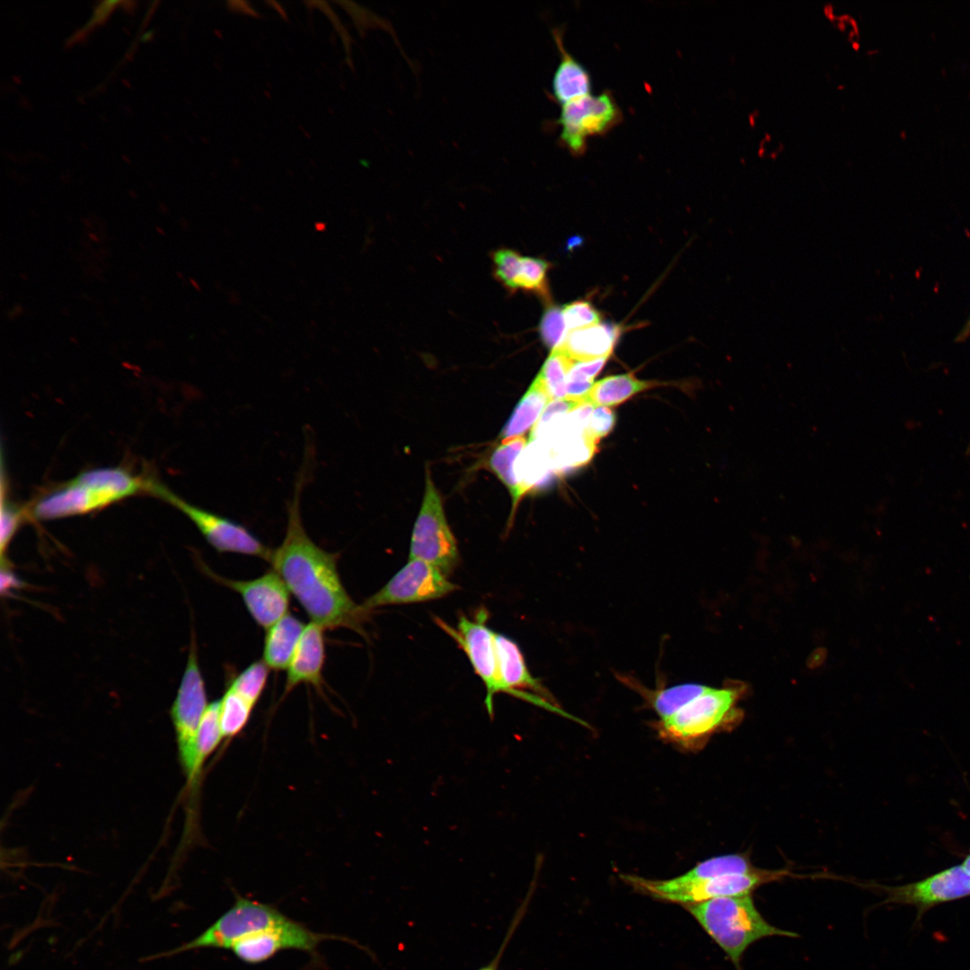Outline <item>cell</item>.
I'll return each instance as SVG.
<instances>
[{
    "label": "cell",
    "instance_id": "cell-8",
    "mask_svg": "<svg viewBox=\"0 0 970 970\" xmlns=\"http://www.w3.org/2000/svg\"><path fill=\"white\" fill-rule=\"evenodd\" d=\"M183 513L218 552H232L270 560L272 550L242 525L192 505L164 485L154 481L151 491Z\"/></svg>",
    "mask_w": 970,
    "mask_h": 970
},
{
    "label": "cell",
    "instance_id": "cell-12",
    "mask_svg": "<svg viewBox=\"0 0 970 970\" xmlns=\"http://www.w3.org/2000/svg\"><path fill=\"white\" fill-rule=\"evenodd\" d=\"M457 588L437 568L418 559H409L381 589L366 599L361 605L369 613L385 605L439 599Z\"/></svg>",
    "mask_w": 970,
    "mask_h": 970
},
{
    "label": "cell",
    "instance_id": "cell-22",
    "mask_svg": "<svg viewBox=\"0 0 970 970\" xmlns=\"http://www.w3.org/2000/svg\"><path fill=\"white\" fill-rule=\"evenodd\" d=\"M622 681L638 691L657 712L660 719L670 717L708 688V686L699 683H683L652 690L645 688L632 677L623 676Z\"/></svg>",
    "mask_w": 970,
    "mask_h": 970
},
{
    "label": "cell",
    "instance_id": "cell-37",
    "mask_svg": "<svg viewBox=\"0 0 970 970\" xmlns=\"http://www.w3.org/2000/svg\"><path fill=\"white\" fill-rule=\"evenodd\" d=\"M525 905H526V902L524 904H522V906L516 912L515 917L513 918L512 922H511V924L509 925V928H508V930H507V933H506V935L504 937V939H503L500 947L498 948V949L497 951V954L492 957V959L489 963H487L486 965L481 966L480 968H478L476 970H499L500 962H501V959H502V957L504 956V953H505V951L507 949V947L509 944V942H510L516 930L517 929V927H518V925H519V923H520V922L522 920L523 915L525 914Z\"/></svg>",
    "mask_w": 970,
    "mask_h": 970
},
{
    "label": "cell",
    "instance_id": "cell-15",
    "mask_svg": "<svg viewBox=\"0 0 970 970\" xmlns=\"http://www.w3.org/2000/svg\"><path fill=\"white\" fill-rule=\"evenodd\" d=\"M210 575L216 581L237 592L254 622L265 630L288 613L290 592L273 569L250 580H234L214 573Z\"/></svg>",
    "mask_w": 970,
    "mask_h": 970
},
{
    "label": "cell",
    "instance_id": "cell-32",
    "mask_svg": "<svg viewBox=\"0 0 970 970\" xmlns=\"http://www.w3.org/2000/svg\"><path fill=\"white\" fill-rule=\"evenodd\" d=\"M539 330L542 340L551 350L560 348L569 334L562 308L553 306L547 309L541 320Z\"/></svg>",
    "mask_w": 970,
    "mask_h": 970
},
{
    "label": "cell",
    "instance_id": "cell-2",
    "mask_svg": "<svg viewBox=\"0 0 970 970\" xmlns=\"http://www.w3.org/2000/svg\"><path fill=\"white\" fill-rule=\"evenodd\" d=\"M153 481L123 467L87 470L40 498L31 507V514L43 521L86 515L142 492H150Z\"/></svg>",
    "mask_w": 970,
    "mask_h": 970
},
{
    "label": "cell",
    "instance_id": "cell-40",
    "mask_svg": "<svg viewBox=\"0 0 970 970\" xmlns=\"http://www.w3.org/2000/svg\"><path fill=\"white\" fill-rule=\"evenodd\" d=\"M153 36H154V30L153 29L147 30L146 31H145L140 36V41L146 42V41L151 40L153 38Z\"/></svg>",
    "mask_w": 970,
    "mask_h": 970
},
{
    "label": "cell",
    "instance_id": "cell-30",
    "mask_svg": "<svg viewBox=\"0 0 970 970\" xmlns=\"http://www.w3.org/2000/svg\"><path fill=\"white\" fill-rule=\"evenodd\" d=\"M269 672V667L263 660L255 661L241 672L229 687L255 706L266 687Z\"/></svg>",
    "mask_w": 970,
    "mask_h": 970
},
{
    "label": "cell",
    "instance_id": "cell-41",
    "mask_svg": "<svg viewBox=\"0 0 970 970\" xmlns=\"http://www.w3.org/2000/svg\"><path fill=\"white\" fill-rule=\"evenodd\" d=\"M962 866H963L964 869L967 872V874L970 876V853L965 859Z\"/></svg>",
    "mask_w": 970,
    "mask_h": 970
},
{
    "label": "cell",
    "instance_id": "cell-7",
    "mask_svg": "<svg viewBox=\"0 0 970 970\" xmlns=\"http://www.w3.org/2000/svg\"><path fill=\"white\" fill-rule=\"evenodd\" d=\"M287 919L272 905L237 896L232 907L195 939L149 958L173 956L197 948L229 949L235 941Z\"/></svg>",
    "mask_w": 970,
    "mask_h": 970
},
{
    "label": "cell",
    "instance_id": "cell-35",
    "mask_svg": "<svg viewBox=\"0 0 970 970\" xmlns=\"http://www.w3.org/2000/svg\"><path fill=\"white\" fill-rule=\"evenodd\" d=\"M615 422L616 415L613 410L605 406H596L589 418L586 432L598 442L612 431Z\"/></svg>",
    "mask_w": 970,
    "mask_h": 970
},
{
    "label": "cell",
    "instance_id": "cell-4",
    "mask_svg": "<svg viewBox=\"0 0 970 970\" xmlns=\"http://www.w3.org/2000/svg\"><path fill=\"white\" fill-rule=\"evenodd\" d=\"M783 871L759 869L752 873H733L705 878H687L683 875L670 879H649L635 875H621L634 890L653 898L690 905L723 896L746 895L763 884L783 877Z\"/></svg>",
    "mask_w": 970,
    "mask_h": 970
},
{
    "label": "cell",
    "instance_id": "cell-19",
    "mask_svg": "<svg viewBox=\"0 0 970 970\" xmlns=\"http://www.w3.org/2000/svg\"><path fill=\"white\" fill-rule=\"evenodd\" d=\"M305 624L291 613H287L267 629L262 660L275 671L285 670L295 652Z\"/></svg>",
    "mask_w": 970,
    "mask_h": 970
},
{
    "label": "cell",
    "instance_id": "cell-39",
    "mask_svg": "<svg viewBox=\"0 0 970 970\" xmlns=\"http://www.w3.org/2000/svg\"><path fill=\"white\" fill-rule=\"evenodd\" d=\"M21 586V581L4 566H2L1 571V590L4 593L5 590H11L13 588Z\"/></svg>",
    "mask_w": 970,
    "mask_h": 970
},
{
    "label": "cell",
    "instance_id": "cell-3",
    "mask_svg": "<svg viewBox=\"0 0 970 970\" xmlns=\"http://www.w3.org/2000/svg\"><path fill=\"white\" fill-rule=\"evenodd\" d=\"M686 908L737 970H741L742 957L753 943L772 936L798 937L796 932L769 923L750 895L717 897Z\"/></svg>",
    "mask_w": 970,
    "mask_h": 970
},
{
    "label": "cell",
    "instance_id": "cell-6",
    "mask_svg": "<svg viewBox=\"0 0 970 970\" xmlns=\"http://www.w3.org/2000/svg\"><path fill=\"white\" fill-rule=\"evenodd\" d=\"M409 559L426 561L445 576L454 571L460 560L456 540L428 470L422 504L412 530Z\"/></svg>",
    "mask_w": 970,
    "mask_h": 970
},
{
    "label": "cell",
    "instance_id": "cell-31",
    "mask_svg": "<svg viewBox=\"0 0 970 970\" xmlns=\"http://www.w3.org/2000/svg\"><path fill=\"white\" fill-rule=\"evenodd\" d=\"M585 402H586L585 400L569 397L551 401L537 423L532 428L530 441L540 437L547 429L561 421L568 414Z\"/></svg>",
    "mask_w": 970,
    "mask_h": 970
},
{
    "label": "cell",
    "instance_id": "cell-9",
    "mask_svg": "<svg viewBox=\"0 0 970 970\" xmlns=\"http://www.w3.org/2000/svg\"><path fill=\"white\" fill-rule=\"evenodd\" d=\"M740 688L707 690L670 717L660 719L661 732L677 741H692L714 732L732 719Z\"/></svg>",
    "mask_w": 970,
    "mask_h": 970
},
{
    "label": "cell",
    "instance_id": "cell-16",
    "mask_svg": "<svg viewBox=\"0 0 970 970\" xmlns=\"http://www.w3.org/2000/svg\"><path fill=\"white\" fill-rule=\"evenodd\" d=\"M496 649L503 692L562 713L547 689L531 675L520 648L513 639L496 633Z\"/></svg>",
    "mask_w": 970,
    "mask_h": 970
},
{
    "label": "cell",
    "instance_id": "cell-28",
    "mask_svg": "<svg viewBox=\"0 0 970 970\" xmlns=\"http://www.w3.org/2000/svg\"><path fill=\"white\" fill-rule=\"evenodd\" d=\"M220 700L208 703L197 733V754L200 770L223 739L219 720Z\"/></svg>",
    "mask_w": 970,
    "mask_h": 970
},
{
    "label": "cell",
    "instance_id": "cell-42",
    "mask_svg": "<svg viewBox=\"0 0 970 970\" xmlns=\"http://www.w3.org/2000/svg\"><path fill=\"white\" fill-rule=\"evenodd\" d=\"M315 228L318 231H324L325 230V225L323 223H317L315 225Z\"/></svg>",
    "mask_w": 970,
    "mask_h": 970
},
{
    "label": "cell",
    "instance_id": "cell-25",
    "mask_svg": "<svg viewBox=\"0 0 970 970\" xmlns=\"http://www.w3.org/2000/svg\"><path fill=\"white\" fill-rule=\"evenodd\" d=\"M254 706L230 687L220 700L219 720L223 738H233L248 724Z\"/></svg>",
    "mask_w": 970,
    "mask_h": 970
},
{
    "label": "cell",
    "instance_id": "cell-10",
    "mask_svg": "<svg viewBox=\"0 0 970 970\" xmlns=\"http://www.w3.org/2000/svg\"><path fill=\"white\" fill-rule=\"evenodd\" d=\"M622 113L610 92L592 93L563 105L556 123L560 126V139L574 155L586 149L587 139L602 136L616 126Z\"/></svg>",
    "mask_w": 970,
    "mask_h": 970
},
{
    "label": "cell",
    "instance_id": "cell-24",
    "mask_svg": "<svg viewBox=\"0 0 970 970\" xmlns=\"http://www.w3.org/2000/svg\"><path fill=\"white\" fill-rule=\"evenodd\" d=\"M525 446L526 440L524 436L502 440L489 457V468L508 489L513 508L525 495L516 474V463Z\"/></svg>",
    "mask_w": 970,
    "mask_h": 970
},
{
    "label": "cell",
    "instance_id": "cell-1",
    "mask_svg": "<svg viewBox=\"0 0 970 970\" xmlns=\"http://www.w3.org/2000/svg\"><path fill=\"white\" fill-rule=\"evenodd\" d=\"M310 455L297 476L287 502L284 539L272 551L270 564L295 595L311 622L326 629L348 628L363 634L368 613L350 597L339 571L337 552L317 545L306 533L301 516V495L310 474Z\"/></svg>",
    "mask_w": 970,
    "mask_h": 970
},
{
    "label": "cell",
    "instance_id": "cell-18",
    "mask_svg": "<svg viewBox=\"0 0 970 970\" xmlns=\"http://www.w3.org/2000/svg\"><path fill=\"white\" fill-rule=\"evenodd\" d=\"M560 31H553V38L560 58L551 83L553 100L563 105L591 93L592 80L588 70L564 47Z\"/></svg>",
    "mask_w": 970,
    "mask_h": 970
},
{
    "label": "cell",
    "instance_id": "cell-20",
    "mask_svg": "<svg viewBox=\"0 0 970 970\" xmlns=\"http://www.w3.org/2000/svg\"><path fill=\"white\" fill-rule=\"evenodd\" d=\"M619 331L617 327L605 323L575 330L569 332L560 348L574 361L609 357Z\"/></svg>",
    "mask_w": 970,
    "mask_h": 970
},
{
    "label": "cell",
    "instance_id": "cell-21",
    "mask_svg": "<svg viewBox=\"0 0 970 970\" xmlns=\"http://www.w3.org/2000/svg\"><path fill=\"white\" fill-rule=\"evenodd\" d=\"M551 401L542 380L537 375L501 430L502 440L523 436L534 427Z\"/></svg>",
    "mask_w": 970,
    "mask_h": 970
},
{
    "label": "cell",
    "instance_id": "cell-34",
    "mask_svg": "<svg viewBox=\"0 0 970 970\" xmlns=\"http://www.w3.org/2000/svg\"><path fill=\"white\" fill-rule=\"evenodd\" d=\"M1 496L0 546L2 561H4L8 545L18 530V527L21 525L22 521L24 518V514L22 509L18 508L13 503L9 501L3 491L1 492Z\"/></svg>",
    "mask_w": 970,
    "mask_h": 970
},
{
    "label": "cell",
    "instance_id": "cell-11",
    "mask_svg": "<svg viewBox=\"0 0 970 970\" xmlns=\"http://www.w3.org/2000/svg\"><path fill=\"white\" fill-rule=\"evenodd\" d=\"M488 611L481 608L472 618L461 615L455 628L436 619V622L465 652L474 672L486 688L484 700L488 713L492 718L493 697L503 692L498 665L496 633L488 625Z\"/></svg>",
    "mask_w": 970,
    "mask_h": 970
},
{
    "label": "cell",
    "instance_id": "cell-38",
    "mask_svg": "<svg viewBox=\"0 0 970 970\" xmlns=\"http://www.w3.org/2000/svg\"><path fill=\"white\" fill-rule=\"evenodd\" d=\"M118 4H119V0H105L101 2L94 9L91 19L85 23L82 31L88 30L96 23L102 22L108 16L112 8Z\"/></svg>",
    "mask_w": 970,
    "mask_h": 970
},
{
    "label": "cell",
    "instance_id": "cell-36",
    "mask_svg": "<svg viewBox=\"0 0 970 970\" xmlns=\"http://www.w3.org/2000/svg\"><path fill=\"white\" fill-rule=\"evenodd\" d=\"M609 357H602L587 361H575L569 375L568 382H580L594 384L595 377L604 368Z\"/></svg>",
    "mask_w": 970,
    "mask_h": 970
},
{
    "label": "cell",
    "instance_id": "cell-13",
    "mask_svg": "<svg viewBox=\"0 0 970 970\" xmlns=\"http://www.w3.org/2000/svg\"><path fill=\"white\" fill-rule=\"evenodd\" d=\"M329 939L342 940L361 948L348 938L315 932L288 918L278 925L235 941L229 950L244 963L260 964L282 950L293 949L315 955L319 945Z\"/></svg>",
    "mask_w": 970,
    "mask_h": 970
},
{
    "label": "cell",
    "instance_id": "cell-14",
    "mask_svg": "<svg viewBox=\"0 0 970 970\" xmlns=\"http://www.w3.org/2000/svg\"><path fill=\"white\" fill-rule=\"evenodd\" d=\"M883 889L887 895L885 904L913 905L922 914L936 905L970 895V876L959 865L918 882Z\"/></svg>",
    "mask_w": 970,
    "mask_h": 970
},
{
    "label": "cell",
    "instance_id": "cell-26",
    "mask_svg": "<svg viewBox=\"0 0 970 970\" xmlns=\"http://www.w3.org/2000/svg\"><path fill=\"white\" fill-rule=\"evenodd\" d=\"M549 268L550 264L544 260L521 256L507 289L512 292L524 290L548 296Z\"/></svg>",
    "mask_w": 970,
    "mask_h": 970
},
{
    "label": "cell",
    "instance_id": "cell-23",
    "mask_svg": "<svg viewBox=\"0 0 970 970\" xmlns=\"http://www.w3.org/2000/svg\"><path fill=\"white\" fill-rule=\"evenodd\" d=\"M659 384L651 381L639 380L631 374L610 375L594 383L585 401L594 406H616L639 392Z\"/></svg>",
    "mask_w": 970,
    "mask_h": 970
},
{
    "label": "cell",
    "instance_id": "cell-29",
    "mask_svg": "<svg viewBox=\"0 0 970 970\" xmlns=\"http://www.w3.org/2000/svg\"><path fill=\"white\" fill-rule=\"evenodd\" d=\"M759 869L754 867L746 857L730 854L704 860L683 876L687 878H705L733 873H752Z\"/></svg>",
    "mask_w": 970,
    "mask_h": 970
},
{
    "label": "cell",
    "instance_id": "cell-5",
    "mask_svg": "<svg viewBox=\"0 0 970 970\" xmlns=\"http://www.w3.org/2000/svg\"><path fill=\"white\" fill-rule=\"evenodd\" d=\"M207 705L196 640L192 639L187 665L170 711L180 763L190 784L195 781L201 771L198 763L197 733Z\"/></svg>",
    "mask_w": 970,
    "mask_h": 970
},
{
    "label": "cell",
    "instance_id": "cell-27",
    "mask_svg": "<svg viewBox=\"0 0 970 970\" xmlns=\"http://www.w3.org/2000/svg\"><path fill=\"white\" fill-rule=\"evenodd\" d=\"M574 362L559 348L551 350L542 365L538 375L551 401L567 397L568 375Z\"/></svg>",
    "mask_w": 970,
    "mask_h": 970
},
{
    "label": "cell",
    "instance_id": "cell-17",
    "mask_svg": "<svg viewBox=\"0 0 970 970\" xmlns=\"http://www.w3.org/2000/svg\"><path fill=\"white\" fill-rule=\"evenodd\" d=\"M324 628L313 622L305 625L295 652L287 668L284 695L301 683L322 685L325 661Z\"/></svg>",
    "mask_w": 970,
    "mask_h": 970
},
{
    "label": "cell",
    "instance_id": "cell-33",
    "mask_svg": "<svg viewBox=\"0 0 970 970\" xmlns=\"http://www.w3.org/2000/svg\"><path fill=\"white\" fill-rule=\"evenodd\" d=\"M564 321L569 332L601 323V314L589 303L576 301L562 307Z\"/></svg>",
    "mask_w": 970,
    "mask_h": 970
}]
</instances>
